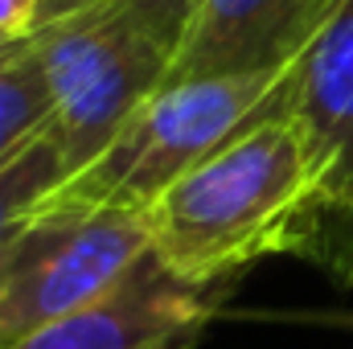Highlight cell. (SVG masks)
<instances>
[{
    "label": "cell",
    "instance_id": "cell-1",
    "mask_svg": "<svg viewBox=\"0 0 353 349\" xmlns=\"http://www.w3.org/2000/svg\"><path fill=\"white\" fill-rule=\"evenodd\" d=\"M161 267L189 288H226L259 259L312 251L321 230V157L292 111H275L169 185L148 210Z\"/></svg>",
    "mask_w": 353,
    "mask_h": 349
},
{
    "label": "cell",
    "instance_id": "cell-2",
    "mask_svg": "<svg viewBox=\"0 0 353 349\" xmlns=\"http://www.w3.org/2000/svg\"><path fill=\"white\" fill-rule=\"evenodd\" d=\"M300 62V58H296ZM296 62L283 70L189 79L157 87L111 144L62 177L37 210H128L144 214L169 185L210 161L222 144L288 107Z\"/></svg>",
    "mask_w": 353,
    "mask_h": 349
},
{
    "label": "cell",
    "instance_id": "cell-3",
    "mask_svg": "<svg viewBox=\"0 0 353 349\" xmlns=\"http://www.w3.org/2000/svg\"><path fill=\"white\" fill-rule=\"evenodd\" d=\"M33 50L54 94L46 132L58 148L62 177L94 161L136 107L165 87L173 58L161 41L103 4L41 17Z\"/></svg>",
    "mask_w": 353,
    "mask_h": 349
},
{
    "label": "cell",
    "instance_id": "cell-4",
    "mask_svg": "<svg viewBox=\"0 0 353 349\" xmlns=\"http://www.w3.org/2000/svg\"><path fill=\"white\" fill-rule=\"evenodd\" d=\"M148 255L144 214L33 206L0 267V349L99 304Z\"/></svg>",
    "mask_w": 353,
    "mask_h": 349
},
{
    "label": "cell",
    "instance_id": "cell-5",
    "mask_svg": "<svg viewBox=\"0 0 353 349\" xmlns=\"http://www.w3.org/2000/svg\"><path fill=\"white\" fill-rule=\"evenodd\" d=\"M292 119L321 157V230L308 255L353 283V0H337L296 62Z\"/></svg>",
    "mask_w": 353,
    "mask_h": 349
},
{
    "label": "cell",
    "instance_id": "cell-6",
    "mask_svg": "<svg viewBox=\"0 0 353 349\" xmlns=\"http://www.w3.org/2000/svg\"><path fill=\"white\" fill-rule=\"evenodd\" d=\"M222 308V288L201 292L169 275L157 255L111 296L62 317L8 349H193Z\"/></svg>",
    "mask_w": 353,
    "mask_h": 349
},
{
    "label": "cell",
    "instance_id": "cell-7",
    "mask_svg": "<svg viewBox=\"0 0 353 349\" xmlns=\"http://www.w3.org/2000/svg\"><path fill=\"white\" fill-rule=\"evenodd\" d=\"M333 8L337 0H197L165 83L283 70L308 50Z\"/></svg>",
    "mask_w": 353,
    "mask_h": 349
},
{
    "label": "cell",
    "instance_id": "cell-8",
    "mask_svg": "<svg viewBox=\"0 0 353 349\" xmlns=\"http://www.w3.org/2000/svg\"><path fill=\"white\" fill-rule=\"evenodd\" d=\"M54 94L46 87L33 37H25L12 54L0 58V173L37 140L50 123Z\"/></svg>",
    "mask_w": 353,
    "mask_h": 349
},
{
    "label": "cell",
    "instance_id": "cell-9",
    "mask_svg": "<svg viewBox=\"0 0 353 349\" xmlns=\"http://www.w3.org/2000/svg\"><path fill=\"white\" fill-rule=\"evenodd\" d=\"M58 181H62V161H58V148H54L50 132H41L37 140H29L25 152L0 173V267H4L12 235L25 226V218L33 214V206Z\"/></svg>",
    "mask_w": 353,
    "mask_h": 349
},
{
    "label": "cell",
    "instance_id": "cell-10",
    "mask_svg": "<svg viewBox=\"0 0 353 349\" xmlns=\"http://www.w3.org/2000/svg\"><path fill=\"white\" fill-rule=\"evenodd\" d=\"M79 4H103V8H115L119 17H128L136 29H144L152 41H161L169 54H173L176 37L193 12L197 0H46L41 17H54V12H66V8H79Z\"/></svg>",
    "mask_w": 353,
    "mask_h": 349
},
{
    "label": "cell",
    "instance_id": "cell-11",
    "mask_svg": "<svg viewBox=\"0 0 353 349\" xmlns=\"http://www.w3.org/2000/svg\"><path fill=\"white\" fill-rule=\"evenodd\" d=\"M41 8H46V0H0V37H8V41L33 37L41 25Z\"/></svg>",
    "mask_w": 353,
    "mask_h": 349
},
{
    "label": "cell",
    "instance_id": "cell-12",
    "mask_svg": "<svg viewBox=\"0 0 353 349\" xmlns=\"http://www.w3.org/2000/svg\"><path fill=\"white\" fill-rule=\"evenodd\" d=\"M17 46H21V41H8V37H0V58H4V54H12Z\"/></svg>",
    "mask_w": 353,
    "mask_h": 349
}]
</instances>
